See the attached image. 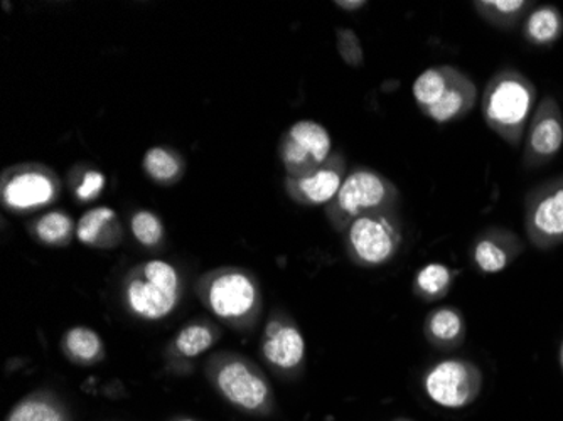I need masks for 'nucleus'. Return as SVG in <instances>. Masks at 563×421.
<instances>
[{
  "label": "nucleus",
  "instance_id": "nucleus-10",
  "mask_svg": "<svg viewBox=\"0 0 563 421\" xmlns=\"http://www.w3.org/2000/svg\"><path fill=\"white\" fill-rule=\"evenodd\" d=\"M2 202L12 213H33L53 204L58 198V177L37 164L8 169L2 176Z\"/></svg>",
  "mask_w": 563,
  "mask_h": 421
},
{
  "label": "nucleus",
  "instance_id": "nucleus-13",
  "mask_svg": "<svg viewBox=\"0 0 563 421\" xmlns=\"http://www.w3.org/2000/svg\"><path fill=\"white\" fill-rule=\"evenodd\" d=\"M343 155L332 154L328 163L302 177H287L286 189L294 201L302 206H328L340 192L346 177Z\"/></svg>",
  "mask_w": 563,
  "mask_h": 421
},
{
  "label": "nucleus",
  "instance_id": "nucleus-26",
  "mask_svg": "<svg viewBox=\"0 0 563 421\" xmlns=\"http://www.w3.org/2000/svg\"><path fill=\"white\" fill-rule=\"evenodd\" d=\"M131 230L134 239L145 248H156L163 243V221L147 209H141L131 218Z\"/></svg>",
  "mask_w": 563,
  "mask_h": 421
},
{
  "label": "nucleus",
  "instance_id": "nucleus-24",
  "mask_svg": "<svg viewBox=\"0 0 563 421\" xmlns=\"http://www.w3.org/2000/svg\"><path fill=\"white\" fill-rule=\"evenodd\" d=\"M73 233H76L75 223L69 214L63 211H49L34 223L33 234L37 242L47 246H65L71 242Z\"/></svg>",
  "mask_w": 563,
  "mask_h": 421
},
{
  "label": "nucleus",
  "instance_id": "nucleus-2",
  "mask_svg": "<svg viewBox=\"0 0 563 421\" xmlns=\"http://www.w3.org/2000/svg\"><path fill=\"white\" fill-rule=\"evenodd\" d=\"M196 293L214 318L233 331L249 332L262 315L261 285L243 268L227 267L208 272L196 284Z\"/></svg>",
  "mask_w": 563,
  "mask_h": 421
},
{
  "label": "nucleus",
  "instance_id": "nucleus-5",
  "mask_svg": "<svg viewBox=\"0 0 563 421\" xmlns=\"http://www.w3.org/2000/svg\"><path fill=\"white\" fill-rule=\"evenodd\" d=\"M398 204L400 191L390 179L368 167H357L346 174L336 198L325 208V214L332 226L344 233L356 218L398 211Z\"/></svg>",
  "mask_w": 563,
  "mask_h": 421
},
{
  "label": "nucleus",
  "instance_id": "nucleus-3",
  "mask_svg": "<svg viewBox=\"0 0 563 421\" xmlns=\"http://www.w3.org/2000/svg\"><path fill=\"white\" fill-rule=\"evenodd\" d=\"M208 381L235 410L268 417L275 410V392L267 375L243 354L218 353L207 363Z\"/></svg>",
  "mask_w": 563,
  "mask_h": 421
},
{
  "label": "nucleus",
  "instance_id": "nucleus-12",
  "mask_svg": "<svg viewBox=\"0 0 563 421\" xmlns=\"http://www.w3.org/2000/svg\"><path fill=\"white\" fill-rule=\"evenodd\" d=\"M523 166L527 169L552 163L563 147V113L559 101L545 97L539 101L525 134Z\"/></svg>",
  "mask_w": 563,
  "mask_h": 421
},
{
  "label": "nucleus",
  "instance_id": "nucleus-1",
  "mask_svg": "<svg viewBox=\"0 0 563 421\" xmlns=\"http://www.w3.org/2000/svg\"><path fill=\"white\" fill-rule=\"evenodd\" d=\"M539 90L533 81L515 68L499 69L484 88V122L511 147H520L528 123L537 109Z\"/></svg>",
  "mask_w": 563,
  "mask_h": 421
},
{
  "label": "nucleus",
  "instance_id": "nucleus-20",
  "mask_svg": "<svg viewBox=\"0 0 563 421\" xmlns=\"http://www.w3.org/2000/svg\"><path fill=\"white\" fill-rule=\"evenodd\" d=\"M62 347L69 361L84 366L98 363L106 356V346L100 335L93 329L84 328V325L69 329L63 335Z\"/></svg>",
  "mask_w": 563,
  "mask_h": 421
},
{
  "label": "nucleus",
  "instance_id": "nucleus-22",
  "mask_svg": "<svg viewBox=\"0 0 563 421\" xmlns=\"http://www.w3.org/2000/svg\"><path fill=\"white\" fill-rule=\"evenodd\" d=\"M454 278V272L442 263H427L413 277V293L422 302H439L448 297Z\"/></svg>",
  "mask_w": 563,
  "mask_h": 421
},
{
  "label": "nucleus",
  "instance_id": "nucleus-14",
  "mask_svg": "<svg viewBox=\"0 0 563 421\" xmlns=\"http://www.w3.org/2000/svg\"><path fill=\"white\" fill-rule=\"evenodd\" d=\"M523 252V240L515 231L492 226L474 240L470 255L479 274L495 275L511 267Z\"/></svg>",
  "mask_w": 563,
  "mask_h": 421
},
{
  "label": "nucleus",
  "instance_id": "nucleus-29",
  "mask_svg": "<svg viewBox=\"0 0 563 421\" xmlns=\"http://www.w3.org/2000/svg\"><path fill=\"white\" fill-rule=\"evenodd\" d=\"M338 8L343 9V11H360V9L365 8L366 2L363 0H351V2H343V0H338Z\"/></svg>",
  "mask_w": 563,
  "mask_h": 421
},
{
  "label": "nucleus",
  "instance_id": "nucleus-21",
  "mask_svg": "<svg viewBox=\"0 0 563 421\" xmlns=\"http://www.w3.org/2000/svg\"><path fill=\"white\" fill-rule=\"evenodd\" d=\"M474 9L481 19L499 30H515L521 19L527 18L531 5L530 0H477L473 2Z\"/></svg>",
  "mask_w": 563,
  "mask_h": 421
},
{
  "label": "nucleus",
  "instance_id": "nucleus-28",
  "mask_svg": "<svg viewBox=\"0 0 563 421\" xmlns=\"http://www.w3.org/2000/svg\"><path fill=\"white\" fill-rule=\"evenodd\" d=\"M107 186L106 174L88 169L81 174L80 184H76L75 196L80 202H90L103 192Z\"/></svg>",
  "mask_w": 563,
  "mask_h": 421
},
{
  "label": "nucleus",
  "instance_id": "nucleus-9",
  "mask_svg": "<svg viewBox=\"0 0 563 421\" xmlns=\"http://www.w3.org/2000/svg\"><path fill=\"white\" fill-rule=\"evenodd\" d=\"M332 155L331 135L321 123L300 120L282 135L278 157L287 177H302L319 169Z\"/></svg>",
  "mask_w": 563,
  "mask_h": 421
},
{
  "label": "nucleus",
  "instance_id": "nucleus-27",
  "mask_svg": "<svg viewBox=\"0 0 563 421\" xmlns=\"http://www.w3.org/2000/svg\"><path fill=\"white\" fill-rule=\"evenodd\" d=\"M336 44L341 58L344 59L346 65L354 66V68L363 66V63H365V55H363L362 41L357 40L354 31H338Z\"/></svg>",
  "mask_w": 563,
  "mask_h": 421
},
{
  "label": "nucleus",
  "instance_id": "nucleus-11",
  "mask_svg": "<svg viewBox=\"0 0 563 421\" xmlns=\"http://www.w3.org/2000/svg\"><path fill=\"white\" fill-rule=\"evenodd\" d=\"M267 366L282 378H296L306 363V339L299 325L284 312H274L261 339Z\"/></svg>",
  "mask_w": 563,
  "mask_h": 421
},
{
  "label": "nucleus",
  "instance_id": "nucleus-18",
  "mask_svg": "<svg viewBox=\"0 0 563 421\" xmlns=\"http://www.w3.org/2000/svg\"><path fill=\"white\" fill-rule=\"evenodd\" d=\"M4 421H71V414L53 392L36 391L14 405Z\"/></svg>",
  "mask_w": 563,
  "mask_h": 421
},
{
  "label": "nucleus",
  "instance_id": "nucleus-25",
  "mask_svg": "<svg viewBox=\"0 0 563 421\" xmlns=\"http://www.w3.org/2000/svg\"><path fill=\"white\" fill-rule=\"evenodd\" d=\"M144 170L156 182H174L181 174L183 164L176 152L167 151L164 147H154L145 152Z\"/></svg>",
  "mask_w": 563,
  "mask_h": 421
},
{
  "label": "nucleus",
  "instance_id": "nucleus-32",
  "mask_svg": "<svg viewBox=\"0 0 563 421\" xmlns=\"http://www.w3.org/2000/svg\"><path fill=\"white\" fill-rule=\"evenodd\" d=\"M394 421H412V420H407V418H398V420H394Z\"/></svg>",
  "mask_w": 563,
  "mask_h": 421
},
{
  "label": "nucleus",
  "instance_id": "nucleus-30",
  "mask_svg": "<svg viewBox=\"0 0 563 421\" xmlns=\"http://www.w3.org/2000/svg\"><path fill=\"white\" fill-rule=\"evenodd\" d=\"M559 361H560V367H562V372H563V341H562V344H560Z\"/></svg>",
  "mask_w": 563,
  "mask_h": 421
},
{
  "label": "nucleus",
  "instance_id": "nucleus-16",
  "mask_svg": "<svg viewBox=\"0 0 563 421\" xmlns=\"http://www.w3.org/2000/svg\"><path fill=\"white\" fill-rule=\"evenodd\" d=\"M477 101V87L470 76L459 69L449 90L442 95L441 100L433 104L426 113L435 123H451L464 119L467 113L473 112Z\"/></svg>",
  "mask_w": 563,
  "mask_h": 421
},
{
  "label": "nucleus",
  "instance_id": "nucleus-23",
  "mask_svg": "<svg viewBox=\"0 0 563 421\" xmlns=\"http://www.w3.org/2000/svg\"><path fill=\"white\" fill-rule=\"evenodd\" d=\"M218 331L208 322H191L177 332L173 339V353L183 359H195L217 344Z\"/></svg>",
  "mask_w": 563,
  "mask_h": 421
},
{
  "label": "nucleus",
  "instance_id": "nucleus-17",
  "mask_svg": "<svg viewBox=\"0 0 563 421\" xmlns=\"http://www.w3.org/2000/svg\"><path fill=\"white\" fill-rule=\"evenodd\" d=\"M78 242L93 248H113L122 240L119 217L109 206L90 209L76 226Z\"/></svg>",
  "mask_w": 563,
  "mask_h": 421
},
{
  "label": "nucleus",
  "instance_id": "nucleus-8",
  "mask_svg": "<svg viewBox=\"0 0 563 421\" xmlns=\"http://www.w3.org/2000/svg\"><path fill=\"white\" fill-rule=\"evenodd\" d=\"M525 231L540 252L563 243V174L543 180L525 196Z\"/></svg>",
  "mask_w": 563,
  "mask_h": 421
},
{
  "label": "nucleus",
  "instance_id": "nucleus-7",
  "mask_svg": "<svg viewBox=\"0 0 563 421\" xmlns=\"http://www.w3.org/2000/svg\"><path fill=\"white\" fill-rule=\"evenodd\" d=\"M422 388L427 398L448 410L470 407L483 389V373L466 359H442L423 373Z\"/></svg>",
  "mask_w": 563,
  "mask_h": 421
},
{
  "label": "nucleus",
  "instance_id": "nucleus-31",
  "mask_svg": "<svg viewBox=\"0 0 563 421\" xmlns=\"http://www.w3.org/2000/svg\"><path fill=\"white\" fill-rule=\"evenodd\" d=\"M174 421H196V420H191V418H179V420H174Z\"/></svg>",
  "mask_w": 563,
  "mask_h": 421
},
{
  "label": "nucleus",
  "instance_id": "nucleus-15",
  "mask_svg": "<svg viewBox=\"0 0 563 421\" xmlns=\"http://www.w3.org/2000/svg\"><path fill=\"white\" fill-rule=\"evenodd\" d=\"M466 319L454 307H439L427 313L423 335L430 346L441 351L457 350L466 339Z\"/></svg>",
  "mask_w": 563,
  "mask_h": 421
},
{
  "label": "nucleus",
  "instance_id": "nucleus-6",
  "mask_svg": "<svg viewBox=\"0 0 563 421\" xmlns=\"http://www.w3.org/2000/svg\"><path fill=\"white\" fill-rule=\"evenodd\" d=\"M343 234L347 256L360 267L387 265L404 243V226L398 211L356 218Z\"/></svg>",
  "mask_w": 563,
  "mask_h": 421
},
{
  "label": "nucleus",
  "instance_id": "nucleus-4",
  "mask_svg": "<svg viewBox=\"0 0 563 421\" xmlns=\"http://www.w3.org/2000/svg\"><path fill=\"white\" fill-rule=\"evenodd\" d=\"M183 278L166 259H148L132 268L122 285L123 306L139 321L166 319L181 302Z\"/></svg>",
  "mask_w": 563,
  "mask_h": 421
},
{
  "label": "nucleus",
  "instance_id": "nucleus-19",
  "mask_svg": "<svg viewBox=\"0 0 563 421\" xmlns=\"http://www.w3.org/2000/svg\"><path fill=\"white\" fill-rule=\"evenodd\" d=\"M563 36V15L555 5H539L528 12L523 37L531 46H553Z\"/></svg>",
  "mask_w": 563,
  "mask_h": 421
}]
</instances>
